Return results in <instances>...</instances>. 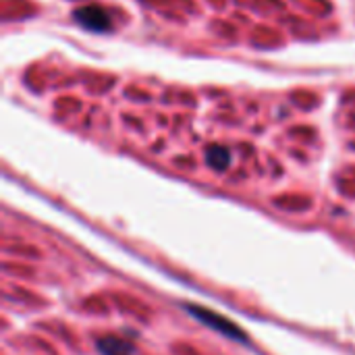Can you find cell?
Returning a JSON list of instances; mask_svg holds the SVG:
<instances>
[{
    "label": "cell",
    "mask_w": 355,
    "mask_h": 355,
    "mask_svg": "<svg viewBox=\"0 0 355 355\" xmlns=\"http://www.w3.org/2000/svg\"><path fill=\"white\" fill-rule=\"evenodd\" d=\"M206 162H208V166H210L212 171L223 173V171H227L229 164H231V152H229L225 146H210V148L206 150Z\"/></svg>",
    "instance_id": "4"
},
{
    "label": "cell",
    "mask_w": 355,
    "mask_h": 355,
    "mask_svg": "<svg viewBox=\"0 0 355 355\" xmlns=\"http://www.w3.org/2000/svg\"><path fill=\"white\" fill-rule=\"evenodd\" d=\"M73 19L94 31V33H104L112 27V19H110V12L104 8V6H98V4H87V6H81L73 12Z\"/></svg>",
    "instance_id": "2"
},
{
    "label": "cell",
    "mask_w": 355,
    "mask_h": 355,
    "mask_svg": "<svg viewBox=\"0 0 355 355\" xmlns=\"http://www.w3.org/2000/svg\"><path fill=\"white\" fill-rule=\"evenodd\" d=\"M185 310H187L189 316H193L198 322H202L210 331H214V333H218V335H223V337H227V339H231L235 343H241V345L250 343L248 335L235 322H231L229 318H225V316H220V314H216V312H212V310H208L204 306H187Z\"/></svg>",
    "instance_id": "1"
},
{
    "label": "cell",
    "mask_w": 355,
    "mask_h": 355,
    "mask_svg": "<svg viewBox=\"0 0 355 355\" xmlns=\"http://www.w3.org/2000/svg\"><path fill=\"white\" fill-rule=\"evenodd\" d=\"M96 349L100 355H133L135 345L131 341L119 339V337H102L96 341Z\"/></svg>",
    "instance_id": "3"
}]
</instances>
